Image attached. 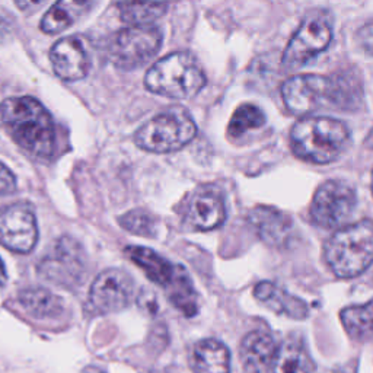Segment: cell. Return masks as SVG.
Returning a JSON list of instances; mask_svg holds the SVG:
<instances>
[{
  "mask_svg": "<svg viewBox=\"0 0 373 373\" xmlns=\"http://www.w3.org/2000/svg\"><path fill=\"white\" fill-rule=\"evenodd\" d=\"M0 124L12 140L35 158H50L55 146V130L50 112L31 96L8 98L0 104Z\"/></svg>",
  "mask_w": 373,
  "mask_h": 373,
  "instance_id": "6da1fadb",
  "label": "cell"
},
{
  "mask_svg": "<svg viewBox=\"0 0 373 373\" xmlns=\"http://www.w3.org/2000/svg\"><path fill=\"white\" fill-rule=\"evenodd\" d=\"M350 142L347 126L329 117H306L293 126L290 146L299 159L325 165L337 161Z\"/></svg>",
  "mask_w": 373,
  "mask_h": 373,
  "instance_id": "7a4b0ae2",
  "label": "cell"
},
{
  "mask_svg": "<svg viewBox=\"0 0 373 373\" xmlns=\"http://www.w3.org/2000/svg\"><path fill=\"white\" fill-rule=\"evenodd\" d=\"M146 88L172 100H190L206 86V74L192 54L178 51L156 62L146 73Z\"/></svg>",
  "mask_w": 373,
  "mask_h": 373,
  "instance_id": "3957f363",
  "label": "cell"
},
{
  "mask_svg": "<svg viewBox=\"0 0 373 373\" xmlns=\"http://www.w3.org/2000/svg\"><path fill=\"white\" fill-rule=\"evenodd\" d=\"M373 259V226L369 219L340 228L325 247V260L340 279L356 277Z\"/></svg>",
  "mask_w": 373,
  "mask_h": 373,
  "instance_id": "277c9868",
  "label": "cell"
},
{
  "mask_svg": "<svg viewBox=\"0 0 373 373\" xmlns=\"http://www.w3.org/2000/svg\"><path fill=\"white\" fill-rule=\"evenodd\" d=\"M197 134L191 115L184 110H169L153 117L137 130L134 142L152 153H169L187 146Z\"/></svg>",
  "mask_w": 373,
  "mask_h": 373,
  "instance_id": "5b68a950",
  "label": "cell"
},
{
  "mask_svg": "<svg viewBox=\"0 0 373 373\" xmlns=\"http://www.w3.org/2000/svg\"><path fill=\"white\" fill-rule=\"evenodd\" d=\"M162 46V32L153 25H130L115 34L110 44V60L123 70L148 63Z\"/></svg>",
  "mask_w": 373,
  "mask_h": 373,
  "instance_id": "8992f818",
  "label": "cell"
},
{
  "mask_svg": "<svg viewBox=\"0 0 373 373\" xmlns=\"http://www.w3.org/2000/svg\"><path fill=\"white\" fill-rule=\"evenodd\" d=\"M358 209L356 190L344 181L331 180L318 187L310 204V218L324 229L346 226Z\"/></svg>",
  "mask_w": 373,
  "mask_h": 373,
  "instance_id": "52a82bcc",
  "label": "cell"
},
{
  "mask_svg": "<svg viewBox=\"0 0 373 373\" xmlns=\"http://www.w3.org/2000/svg\"><path fill=\"white\" fill-rule=\"evenodd\" d=\"M41 276L62 287H73L84 282L86 260L82 247L72 238H60L40 261Z\"/></svg>",
  "mask_w": 373,
  "mask_h": 373,
  "instance_id": "ba28073f",
  "label": "cell"
},
{
  "mask_svg": "<svg viewBox=\"0 0 373 373\" xmlns=\"http://www.w3.org/2000/svg\"><path fill=\"white\" fill-rule=\"evenodd\" d=\"M282 95L284 104L294 114L312 112L327 101L339 104V88L321 74L292 76L283 84Z\"/></svg>",
  "mask_w": 373,
  "mask_h": 373,
  "instance_id": "9c48e42d",
  "label": "cell"
},
{
  "mask_svg": "<svg viewBox=\"0 0 373 373\" xmlns=\"http://www.w3.org/2000/svg\"><path fill=\"white\" fill-rule=\"evenodd\" d=\"M38 241V225L32 207L12 203L0 207V245L12 252L28 254Z\"/></svg>",
  "mask_w": 373,
  "mask_h": 373,
  "instance_id": "30bf717a",
  "label": "cell"
},
{
  "mask_svg": "<svg viewBox=\"0 0 373 373\" xmlns=\"http://www.w3.org/2000/svg\"><path fill=\"white\" fill-rule=\"evenodd\" d=\"M331 40L332 30L327 18L309 16L289 41L283 54V65L293 69L308 63L310 58L327 50Z\"/></svg>",
  "mask_w": 373,
  "mask_h": 373,
  "instance_id": "8fae6325",
  "label": "cell"
},
{
  "mask_svg": "<svg viewBox=\"0 0 373 373\" xmlns=\"http://www.w3.org/2000/svg\"><path fill=\"white\" fill-rule=\"evenodd\" d=\"M134 282L122 268H108L98 276L89 289V306L95 313H111L124 309L133 296Z\"/></svg>",
  "mask_w": 373,
  "mask_h": 373,
  "instance_id": "7c38bea8",
  "label": "cell"
},
{
  "mask_svg": "<svg viewBox=\"0 0 373 373\" xmlns=\"http://www.w3.org/2000/svg\"><path fill=\"white\" fill-rule=\"evenodd\" d=\"M50 60L54 73L66 82L84 79L91 67L84 40L76 35L58 40L50 51Z\"/></svg>",
  "mask_w": 373,
  "mask_h": 373,
  "instance_id": "4fadbf2b",
  "label": "cell"
},
{
  "mask_svg": "<svg viewBox=\"0 0 373 373\" xmlns=\"http://www.w3.org/2000/svg\"><path fill=\"white\" fill-rule=\"evenodd\" d=\"M249 222L259 237L271 247H283L293 230V221L286 213L267 206H257L249 211Z\"/></svg>",
  "mask_w": 373,
  "mask_h": 373,
  "instance_id": "5bb4252c",
  "label": "cell"
},
{
  "mask_svg": "<svg viewBox=\"0 0 373 373\" xmlns=\"http://www.w3.org/2000/svg\"><path fill=\"white\" fill-rule=\"evenodd\" d=\"M226 207L221 192L202 190L194 194L188 207V222L199 230H211L223 225Z\"/></svg>",
  "mask_w": 373,
  "mask_h": 373,
  "instance_id": "9a60e30c",
  "label": "cell"
},
{
  "mask_svg": "<svg viewBox=\"0 0 373 373\" xmlns=\"http://www.w3.org/2000/svg\"><path fill=\"white\" fill-rule=\"evenodd\" d=\"M276 350V341L268 332L252 331L240 346V359L249 373H266L271 369Z\"/></svg>",
  "mask_w": 373,
  "mask_h": 373,
  "instance_id": "2e32d148",
  "label": "cell"
},
{
  "mask_svg": "<svg viewBox=\"0 0 373 373\" xmlns=\"http://www.w3.org/2000/svg\"><path fill=\"white\" fill-rule=\"evenodd\" d=\"M16 302L28 317L38 321L58 320L65 313L63 301L44 287H28L18 293Z\"/></svg>",
  "mask_w": 373,
  "mask_h": 373,
  "instance_id": "e0dca14e",
  "label": "cell"
},
{
  "mask_svg": "<svg viewBox=\"0 0 373 373\" xmlns=\"http://www.w3.org/2000/svg\"><path fill=\"white\" fill-rule=\"evenodd\" d=\"M254 294L263 305L279 315L293 320H305L309 313L308 305L303 301L271 282L259 283L254 289Z\"/></svg>",
  "mask_w": 373,
  "mask_h": 373,
  "instance_id": "ac0fdd59",
  "label": "cell"
},
{
  "mask_svg": "<svg viewBox=\"0 0 373 373\" xmlns=\"http://www.w3.org/2000/svg\"><path fill=\"white\" fill-rule=\"evenodd\" d=\"M313 369L315 363L310 359L306 346L292 337L277 347L271 365V373H312Z\"/></svg>",
  "mask_w": 373,
  "mask_h": 373,
  "instance_id": "d6986e66",
  "label": "cell"
},
{
  "mask_svg": "<svg viewBox=\"0 0 373 373\" xmlns=\"http://www.w3.org/2000/svg\"><path fill=\"white\" fill-rule=\"evenodd\" d=\"M126 254L137 267L143 270L148 279L153 283L165 287L171 282L176 264H171L161 254L139 245L127 247Z\"/></svg>",
  "mask_w": 373,
  "mask_h": 373,
  "instance_id": "ffe728a7",
  "label": "cell"
},
{
  "mask_svg": "<svg viewBox=\"0 0 373 373\" xmlns=\"http://www.w3.org/2000/svg\"><path fill=\"white\" fill-rule=\"evenodd\" d=\"M192 369L195 373H229L230 353L214 339H204L192 350Z\"/></svg>",
  "mask_w": 373,
  "mask_h": 373,
  "instance_id": "44dd1931",
  "label": "cell"
},
{
  "mask_svg": "<svg viewBox=\"0 0 373 373\" xmlns=\"http://www.w3.org/2000/svg\"><path fill=\"white\" fill-rule=\"evenodd\" d=\"M91 0H57L41 19V31L60 34L70 28L89 9Z\"/></svg>",
  "mask_w": 373,
  "mask_h": 373,
  "instance_id": "7402d4cb",
  "label": "cell"
},
{
  "mask_svg": "<svg viewBox=\"0 0 373 373\" xmlns=\"http://www.w3.org/2000/svg\"><path fill=\"white\" fill-rule=\"evenodd\" d=\"M165 287L169 302L185 317H194L199 312V294L194 289L188 271L181 264H176L174 276Z\"/></svg>",
  "mask_w": 373,
  "mask_h": 373,
  "instance_id": "603a6c76",
  "label": "cell"
},
{
  "mask_svg": "<svg viewBox=\"0 0 373 373\" xmlns=\"http://www.w3.org/2000/svg\"><path fill=\"white\" fill-rule=\"evenodd\" d=\"M122 21L129 25H152L166 12L159 0H123L119 5Z\"/></svg>",
  "mask_w": 373,
  "mask_h": 373,
  "instance_id": "cb8c5ba5",
  "label": "cell"
},
{
  "mask_svg": "<svg viewBox=\"0 0 373 373\" xmlns=\"http://www.w3.org/2000/svg\"><path fill=\"white\" fill-rule=\"evenodd\" d=\"M341 322L351 339L367 341L372 337V302L348 306L340 313Z\"/></svg>",
  "mask_w": 373,
  "mask_h": 373,
  "instance_id": "d4e9b609",
  "label": "cell"
},
{
  "mask_svg": "<svg viewBox=\"0 0 373 373\" xmlns=\"http://www.w3.org/2000/svg\"><path fill=\"white\" fill-rule=\"evenodd\" d=\"M266 124V114L252 104H244L233 112L228 126V134L238 139L251 130H257Z\"/></svg>",
  "mask_w": 373,
  "mask_h": 373,
  "instance_id": "484cf974",
  "label": "cell"
},
{
  "mask_svg": "<svg viewBox=\"0 0 373 373\" xmlns=\"http://www.w3.org/2000/svg\"><path fill=\"white\" fill-rule=\"evenodd\" d=\"M120 225L124 230L139 235V237H155L158 230V222L150 213L142 209H136L126 213L123 218H120Z\"/></svg>",
  "mask_w": 373,
  "mask_h": 373,
  "instance_id": "4316f807",
  "label": "cell"
},
{
  "mask_svg": "<svg viewBox=\"0 0 373 373\" xmlns=\"http://www.w3.org/2000/svg\"><path fill=\"white\" fill-rule=\"evenodd\" d=\"M16 188V178L13 172L0 162V195L11 194Z\"/></svg>",
  "mask_w": 373,
  "mask_h": 373,
  "instance_id": "83f0119b",
  "label": "cell"
},
{
  "mask_svg": "<svg viewBox=\"0 0 373 373\" xmlns=\"http://www.w3.org/2000/svg\"><path fill=\"white\" fill-rule=\"evenodd\" d=\"M137 305H139L140 309L149 312L150 315H155L158 312V299H156V294L149 290H143L139 298H137Z\"/></svg>",
  "mask_w": 373,
  "mask_h": 373,
  "instance_id": "f1b7e54d",
  "label": "cell"
},
{
  "mask_svg": "<svg viewBox=\"0 0 373 373\" xmlns=\"http://www.w3.org/2000/svg\"><path fill=\"white\" fill-rule=\"evenodd\" d=\"M13 2L19 11H22L25 13H32L40 9L47 0H13Z\"/></svg>",
  "mask_w": 373,
  "mask_h": 373,
  "instance_id": "f546056e",
  "label": "cell"
},
{
  "mask_svg": "<svg viewBox=\"0 0 373 373\" xmlns=\"http://www.w3.org/2000/svg\"><path fill=\"white\" fill-rule=\"evenodd\" d=\"M8 282V274H6V267L2 261V259H0V286H4L5 283Z\"/></svg>",
  "mask_w": 373,
  "mask_h": 373,
  "instance_id": "4dcf8cb0",
  "label": "cell"
}]
</instances>
